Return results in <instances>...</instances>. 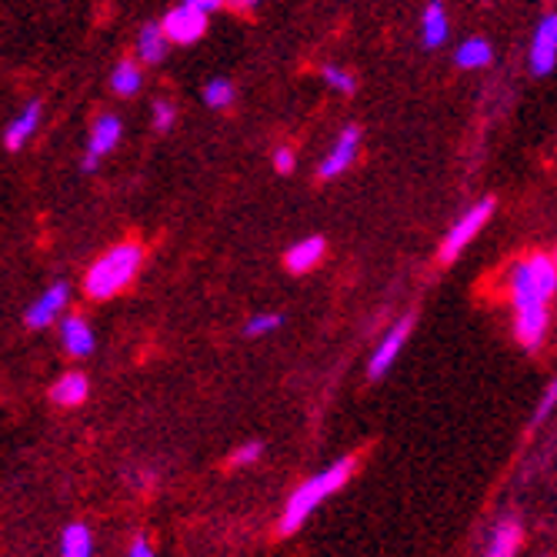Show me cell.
<instances>
[{
    "instance_id": "obj_18",
    "label": "cell",
    "mask_w": 557,
    "mask_h": 557,
    "mask_svg": "<svg viewBox=\"0 0 557 557\" xmlns=\"http://www.w3.org/2000/svg\"><path fill=\"white\" fill-rule=\"evenodd\" d=\"M87 394H90V384H87V377L77 374V371L61 374V377L54 381V387H50V400L61 404V408H77V404L87 400Z\"/></svg>"
},
{
    "instance_id": "obj_22",
    "label": "cell",
    "mask_w": 557,
    "mask_h": 557,
    "mask_svg": "<svg viewBox=\"0 0 557 557\" xmlns=\"http://www.w3.org/2000/svg\"><path fill=\"white\" fill-rule=\"evenodd\" d=\"M205 104H208V108H214V111L231 108V104H234V84H231V81H224V77L208 81V87H205Z\"/></svg>"
},
{
    "instance_id": "obj_5",
    "label": "cell",
    "mask_w": 557,
    "mask_h": 557,
    "mask_svg": "<svg viewBox=\"0 0 557 557\" xmlns=\"http://www.w3.org/2000/svg\"><path fill=\"white\" fill-rule=\"evenodd\" d=\"M411 334H414V318H400V321L374 344L371 361H368V377H371V381L387 377V371H391V368L397 364V358H400V350L408 347Z\"/></svg>"
},
{
    "instance_id": "obj_15",
    "label": "cell",
    "mask_w": 557,
    "mask_h": 557,
    "mask_svg": "<svg viewBox=\"0 0 557 557\" xmlns=\"http://www.w3.org/2000/svg\"><path fill=\"white\" fill-rule=\"evenodd\" d=\"M168 34L161 24H144L140 34H137V61L140 64H161L168 58Z\"/></svg>"
},
{
    "instance_id": "obj_29",
    "label": "cell",
    "mask_w": 557,
    "mask_h": 557,
    "mask_svg": "<svg viewBox=\"0 0 557 557\" xmlns=\"http://www.w3.org/2000/svg\"><path fill=\"white\" fill-rule=\"evenodd\" d=\"M190 4H197L205 14H214V11L227 8V0H190Z\"/></svg>"
},
{
    "instance_id": "obj_3",
    "label": "cell",
    "mask_w": 557,
    "mask_h": 557,
    "mask_svg": "<svg viewBox=\"0 0 557 557\" xmlns=\"http://www.w3.org/2000/svg\"><path fill=\"white\" fill-rule=\"evenodd\" d=\"M144 264V247L137 240H121L114 244L108 255H100L87 274H84V294L94 300H111L117 297L127 284H134V277L140 274Z\"/></svg>"
},
{
    "instance_id": "obj_16",
    "label": "cell",
    "mask_w": 557,
    "mask_h": 557,
    "mask_svg": "<svg viewBox=\"0 0 557 557\" xmlns=\"http://www.w3.org/2000/svg\"><path fill=\"white\" fill-rule=\"evenodd\" d=\"M61 341H64L67 354H74V358H87V354L94 350V331L81 314H67L61 321Z\"/></svg>"
},
{
    "instance_id": "obj_28",
    "label": "cell",
    "mask_w": 557,
    "mask_h": 557,
    "mask_svg": "<svg viewBox=\"0 0 557 557\" xmlns=\"http://www.w3.org/2000/svg\"><path fill=\"white\" fill-rule=\"evenodd\" d=\"M127 557H154V547H150V541H147V537H134V541H131Z\"/></svg>"
},
{
    "instance_id": "obj_24",
    "label": "cell",
    "mask_w": 557,
    "mask_h": 557,
    "mask_svg": "<svg viewBox=\"0 0 557 557\" xmlns=\"http://www.w3.org/2000/svg\"><path fill=\"white\" fill-rule=\"evenodd\" d=\"M281 324H284L281 314H255V318H250V321L244 324V334H247V337H268V334H274Z\"/></svg>"
},
{
    "instance_id": "obj_20",
    "label": "cell",
    "mask_w": 557,
    "mask_h": 557,
    "mask_svg": "<svg viewBox=\"0 0 557 557\" xmlns=\"http://www.w3.org/2000/svg\"><path fill=\"white\" fill-rule=\"evenodd\" d=\"M140 64L134 61V58H127V61H121L114 71H111V90L117 94V97H134L137 90H140Z\"/></svg>"
},
{
    "instance_id": "obj_25",
    "label": "cell",
    "mask_w": 557,
    "mask_h": 557,
    "mask_svg": "<svg viewBox=\"0 0 557 557\" xmlns=\"http://www.w3.org/2000/svg\"><path fill=\"white\" fill-rule=\"evenodd\" d=\"M177 121V108L171 104V100H158L154 104V131L158 134H168Z\"/></svg>"
},
{
    "instance_id": "obj_8",
    "label": "cell",
    "mask_w": 557,
    "mask_h": 557,
    "mask_svg": "<svg viewBox=\"0 0 557 557\" xmlns=\"http://www.w3.org/2000/svg\"><path fill=\"white\" fill-rule=\"evenodd\" d=\"M121 134H124V124L117 114H100L90 127V137H87V154L81 161V171L84 174H94L100 158H108L111 150L121 144Z\"/></svg>"
},
{
    "instance_id": "obj_14",
    "label": "cell",
    "mask_w": 557,
    "mask_h": 557,
    "mask_svg": "<svg viewBox=\"0 0 557 557\" xmlns=\"http://www.w3.org/2000/svg\"><path fill=\"white\" fill-rule=\"evenodd\" d=\"M40 100H30V104L8 124V131H4V147L8 150H21L30 137H34V131L40 127Z\"/></svg>"
},
{
    "instance_id": "obj_2",
    "label": "cell",
    "mask_w": 557,
    "mask_h": 557,
    "mask_svg": "<svg viewBox=\"0 0 557 557\" xmlns=\"http://www.w3.org/2000/svg\"><path fill=\"white\" fill-rule=\"evenodd\" d=\"M354 471H358V461L354 458H341V461H331L327 468H321L318 474H311L308 481H300L287 504H284V511H281V521H277V534L287 537L294 531H300L304 524L311 521V515L321 508L324 500H331L350 478Z\"/></svg>"
},
{
    "instance_id": "obj_1",
    "label": "cell",
    "mask_w": 557,
    "mask_h": 557,
    "mask_svg": "<svg viewBox=\"0 0 557 557\" xmlns=\"http://www.w3.org/2000/svg\"><path fill=\"white\" fill-rule=\"evenodd\" d=\"M557 294V258L528 255L508 274V297L515 311V337L537 350L550 327V300Z\"/></svg>"
},
{
    "instance_id": "obj_6",
    "label": "cell",
    "mask_w": 557,
    "mask_h": 557,
    "mask_svg": "<svg viewBox=\"0 0 557 557\" xmlns=\"http://www.w3.org/2000/svg\"><path fill=\"white\" fill-rule=\"evenodd\" d=\"M208 21H211V14H205L197 4L184 0V4H177V8H171V11L164 14L161 27H164V34H168L171 44L187 47V44H197L200 37H205Z\"/></svg>"
},
{
    "instance_id": "obj_26",
    "label": "cell",
    "mask_w": 557,
    "mask_h": 557,
    "mask_svg": "<svg viewBox=\"0 0 557 557\" xmlns=\"http://www.w3.org/2000/svg\"><path fill=\"white\" fill-rule=\"evenodd\" d=\"M261 450H264V444H261V441H247V444H240V447L234 450V458H231V461H234L237 468L255 465V461L261 458Z\"/></svg>"
},
{
    "instance_id": "obj_12",
    "label": "cell",
    "mask_w": 557,
    "mask_h": 557,
    "mask_svg": "<svg viewBox=\"0 0 557 557\" xmlns=\"http://www.w3.org/2000/svg\"><path fill=\"white\" fill-rule=\"evenodd\" d=\"M447 37H450V17H447L441 0H431V4L424 8V14H421V44L428 50H437V47L447 44Z\"/></svg>"
},
{
    "instance_id": "obj_21",
    "label": "cell",
    "mask_w": 557,
    "mask_h": 557,
    "mask_svg": "<svg viewBox=\"0 0 557 557\" xmlns=\"http://www.w3.org/2000/svg\"><path fill=\"white\" fill-rule=\"evenodd\" d=\"M321 81H324L331 90L344 94V97H350L354 90H358V77H354L347 67H337V64H324V67H321Z\"/></svg>"
},
{
    "instance_id": "obj_11",
    "label": "cell",
    "mask_w": 557,
    "mask_h": 557,
    "mask_svg": "<svg viewBox=\"0 0 557 557\" xmlns=\"http://www.w3.org/2000/svg\"><path fill=\"white\" fill-rule=\"evenodd\" d=\"M521 521L518 518H500L491 534H487V544L481 550V557H518L521 550Z\"/></svg>"
},
{
    "instance_id": "obj_30",
    "label": "cell",
    "mask_w": 557,
    "mask_h": 557,
    "mask_svg": "<svg viewBox=\"0 0 557 557\" xmlns=\"http://www.w3.org/2000/svg\"><path fill=\"white\" fill-rule=\"evenodd\" d=\"M227 4L234 8V11H255L261 0H227Z\"/></svg>"
},
{
    "instance_id": "obj_17",
    "label": "cell",
    "mask_w": 557,
    "mask_h": 557,
    "mask_svg": "<svg viewBox=\"0 0 557 557\" xmlns=\"http://www.w3.org/2000/svg\"><path fill=\"white\" fill-rule=\"evenodd\" d=\"M491 61H494V47L484 37H468L454 50V64L461 71H484L491 67Z\"/></svg>"
},
{
    "instance_id": "obj_9",
    "label": "cell",
    "mask_w": 557,
    "mask_h": 557,
    "mask_svg": "<svg viewBox=\"0 0 557 557\" xmlns=\"http://www.w3.org/2000/svg\"><path fill=\"white\" fill-rule=\"evenodd\" d=\"M67 297H71V287H67V281H54L50 284L30 308L24 311V324L30 327V331H44V327H50L54 321H61V314H64V308H67Z\"/></svg>"
},
{
    "instance_id": "obj_27",
    "label": "cell",
    "mask_w": 557,
    "mask_h": 557,
    "mask_svg": "<svg viewBox=\"0 0 557 557\" xmlns=\"http://www.w3.org/2000/svg\"><path fill=\"white\" fill-rule=\"evenodd\" d=\"M294 168H297L294 147H287V144H284V147H277V150H274V171H277V174H290Z\"/></svg>"
},
{
    "instance_id": "obj_7",
    "label": "cell",
    "mask_w": 557,
    "mask_h": 557,
    "mask_svg": "<svg viewBox=\"0 0 557 557\" xmlns=\"http://www.w3.org/2000/svg\"><path fill=\"white\" fill-rule=\"evenodd\" d=\"M528 67L534 77H547L557 67V14H544L531 34Z\"/></svg>"
},
{
    "instance_id": "obj_13",
    "label": "cell",
    "mask_w": 557,
    "mask_h": 557,
    "mask_svg": "<svg viewBox=\"0 0 557 557\" xmlns=\"http://www.w3.org/2000/svg\"><path fill=\"white\" fill-rule=\"evenodd\" d=\"M324 237H304V240H297L287 255H284V264H287V271L290 274H308L311 268H318L321 264V258H324Z\"/></svg>"
},
{
    "instance_id": "obj_4",
    "label": "cell",
    "mask_w": 557,
    "mask_h": 557,
    "mask_svg": "<svg viewBox=\"0 0 557 557\" xmlns=\"http://www.w3.org/2000/svg\"><path fill=\"white\" fill-rule=\"evenodd\" d=\"M491 214H494V200H491V197H484V200H478V205H471L458 221H454V224L447 227L444 240H441V250H437L441 264L458 261V258L465 255V250H468V244H471V240L487 227Z\"/></svg>"
},
{
    "instance_id": "obj_19",
    "label": "cell",
    "mask_w": 557,
    "mask_h": 557,
    "mask_svg": "<svg viewBox=\"0 0 557 557\" xmlns=\"http://www.w3.org/2000/svg\"><path fill=\"white\" fill-rule=\"evenodd\" d=\"M61 557H94V534L87 524H67L64 528Z\"/></svg>"
},
{
    "instance_id": "obj_23",
    "label": "cell",
    "mask_w": 557,
    "mask_h": 557,
    "mask_svg": "<svg viewBox=\"0 0 557 557\" xmlns=\"http://www.w3.org/2000/svg\"><path fill=\"white\" fill-rule=\"evenodd\" d=\"M557 411V377L544 387V394H541V400L534 404V414H531V428L534 424H544L550 414Z\"/></svg>"
},
{
    "instance_id": "obj_10",
    "label": "cell",
    "mask_w": 557,
    "mask_h": 557,
    "mask_svg": "<svg viewBox=\"0 0 557 557\" xmlns=\"http://www.w3.org/2000/svg\"><path fill=\"white\" fill-rule=\"evenodd\" d=\"M361 154V131L358 127H344L334 140V147L327 150V158L318 164V177L321 181H334L344 171H350V164Z\"/></svg>"
}]
</instances>
